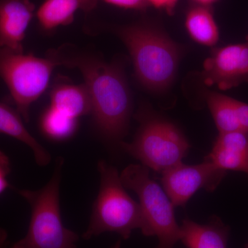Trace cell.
<instances>
[{
    "mask_svg": "<svg viewBox=\"0 0 248 248\" xmlns=\"http://www.w3.org/2000/svg\"><path fill=\"white\" fill-rule=\"evenodd\" d=\"M46 58L57 66L77 68L82 75L91 102L94 125L101 135L120 144L128 131L132 113L131 94L123 70L97 55L71 45L50 49Z\"/></svg>",
    "mask_w": 248,
    "mask_h": 248,
    "instance_id": "cell-1",
    "label": "cell"
},
{
    "mask_svg": "<svg viewBox=\"0 0 248 248\" xmlns=\"http://www.w3.org/2000/svg\"><path fill=\"white\" fill-rule=\"evenodd\" d=\"M117 33L128 48L140 84L155 92L169 88L177 74L180 47L164 31L147 22L120 27Z\"/></svg>",
    "mask_w": 248,
    "mask_h": 248,
    "instance_id": "cell-2",
    "label": "cell"
},
{
    "mask_svg": "<svg viewBox=\"0 0 248 248\" xmlns=\"http://www.w3.org/2000/svg\"><path fill=\"white\" fill-rule=\"evenodd\" d=\"M63 159L59 156L52 177L37 190H17L31 207L27 234L10 248H77L79 236L63 226L60 190Z\"/></svg>",
    "mask_w": 248,
    "mask_h": 248,
    "instance_id": "cell-3",
    "label": "cell"
},
{
    "mask_svg": "<svg viewBox=\"0 0 248 248\" xmlns=\"http://www.w3.org/2000/svg\"><path fill=\"white\" fill-rule=\"evenodd\" d=\"M98 170L99 190L83 238L89 240L110 232L128 239L134 230L143 231L145 218L141 205L127 193L117 169L102 160L98 163Z\"/></svg>",
    "mask_w": 248,
    "mask_h": 248,
    "instance_id": "cell-4",
    "label": "cell"
},
{
    "mask_svg": "<svg viewBox=\"0 0 248 248\" xmlns=\"http://www.w3.org/2000/svg\"><path fill=\"white\" fill-rule=\"evenodd\" d=\"M138 120L140 126L133 141L119 144L124 152L161 174L183 163L190 146L175 124L148 111H141Z\"/></svg>",
    "mask_w": 248,
    "mask_h": 248,
    "instance_id": "cell-5",
    "label": "cell"
},
{
    "mask_svg": "<svg viewBox=\"0 0 248 248\" xmlns=\"http://www.w3.org/2000/svg\"><path fill=\"white\" fill-rule=\"evenodd\" d=\"M120 178L124 187L140 199L145 218L142 234L156 236L159 239L156 248H174L180 240L181 228L174 216V205L164 188L151 179L149 170L142 164L129 165Z\"/></svg>",
    "mask_w": 248,
    "mask_h": 248,
    "instance_id": "cell-6",
    "label": "cell"
},
{
    "mask_svg": "<svg viewBox=\"0 0 248 248\" xmlns=\"http://www.w3.org/2000/svg\"><path fill=\"white\" fill-rule=\"evenodd\" d=\"M56 63L48 58L0 46V78L9 90L16 110L29 122L30 108L45 92Z\"/></svg>",
    "mask_w": 248,
    "mask_h": 248,
    "instance_id": "cell-7",
    "label": "cell"
},
{
    "mask_svg": "<svg viewBox=\"0 0 248 248\" xmlns=\"http://www.w3.org/2000/svg\"><path fill=\"white\" fill-rule=\"evenodd\" d=\"M227 174L211 161L205 159L197 165L184 163L162 173L161 184L174 207H184L200 189L213 192Z\"/></svg>",
    "mask_w": 248,
    "mask_h": 248,
    "instance_id": "cell-8",
    "label": "cell"
},
{
    "mask_svg": "<svg viewBox=\"0 0 248 248\" xmlns=\"http://www.w3.org/2000/svg\"><path fill=\"white\" fill-rule=\"evenodd\" d=\"M203 68L202 78L206 86L228 91L248 84V36L243 43L214 48Z\"/></svg>",
    "mask_w": 248,
    "mask_h": 248,
    "instance_id": "cell-9",
    "label": "cell"
},
{
    "mask_svg": "<svg viewBox=\"0 0 248 248\" xmlns=\"http://www.w3.org/2000/svg\"><path fill=\"white\" fill-rule=\"evenodd\" d=\"M35 10L31 0H0V46L24 52L23 40Z\"/></svg>",
    "mask_w": 248,
    "mask_h": 248,
    "instance_id": "cell-10",
    "label": "cell"
},
{
    "mask_svg": "<svg viewBox=\"0 0 248 248\" xmlns=\"http://www.w3.org/2000/svg\"><path fill=\"white\" fill-rule=\"evenodd\" d=\"M205 159L226 172L237 171L248 175V131L218 134Z\"/></svg>",
    "mask_w": 248,
    "mask_h": 248,
    "instance_id": "cell-11",
    "label": "cell"
},
{
    "mask_svg": "<svg viewBox=\"0 0 248 248\" xmlns=\"http://www.w3.org/2000/svg\"><path fill=\"white\" fill-rule=\"evenodd\" d=\"M218 134L248 131V104L215 91L204 94Z\"/></svg>",
    "mask_w": 248,
    "mask_h": 248,
    "instance_id": "cell-12",
    "label": "cell"
},
{
    "mask_svg": "<svg viewBox=\"0 0 248 248\" xmlns=\"http://www.w3.org/2000/svg\"><path fill=\"white\" fill-rule=\"evenodd\" d=\"M180 228V240L187 248H228L229 228L216 216L205 225L186 218Z\"/></svg>",
    "mask_w": 248,
    "mask_h": 248,
    "instance_id": "cell-13",
    "label": "cell"
},
{
    "mask_svg": "<svg viewBox=\"0 0 248 248\" xmlns=\"http://www.w3.org/2000/svg\"><path fill=\"white\" fill-rule=\"evenodd\" d=\"M50 107L78 120L91 114L92 102L85 84L59 81L50 91Z\"/></svg>",
    "mask_w": 248,
    "mask_h": 248,
    "instance_id": "cell-14",
    "label": "cell"
},
{
    "mask_svg": "<svg viewBox=\"0 0 248 248\" xmlns=\"http://www.w3.org/2000/svg\"><path fill=\"white\" fill-rule=\"evenodd\" d=\"M97 0H45L36 13L41 27L50 31L73 22L78 10L93 11Z\"/></svg>",
    "mask_w": 248,
    "mask_h": 248,
    "instance_id": "cell-15",
    "label": "cell"
},
{
    "mask_svg": "<svg viewBox=\"0 0 248 248\" xmlns=\"http://www.w3.org/2000/svg\"><path fill=\"white\" fill-rule=\"evenodd\" d=\"M0 134L11 137L29 146L33 153L36 163L38 166H46L50 162L51 156L50 153L31 135L17 110L1 102Z\"/></svg>",
    "mask_w": 248,
    "mask_h": 248,
    "instance_id": "cell-16",
    "label": "cell"
},
{
    "mask_svg": "<svg viewBox=\"0 0 248 248\" xmlns=\"http://www.w3.org/2000/svg\"><path fill=\"white\" fill-rule=\"evenodd\" d=\"M185 27L191 38L199 45L214 46L219 40V29L210 6L191 4L186 10Z\"/></svg>",
    "mask_w": 248,
    "mask_h": 248,
    "instance_id": "cell-17",
    "label": "cell"
},
{
    "mask_svg": "<svg viewBox=\"0 0 248 248\" xmlns=\"http://www.w3.org/2000/svg\"><path fill=\"white\" fill-rule=\"evenodd\" d=\"M41 127L48 138L65 141L76 133L78 120L50 107L42 115Z\"/></svg>",
    "mask_w": 248,
    "mask_h": 248,
    "instance_id": "cell-18",
    "label": "cell"
},
{
    "mask_svg": "<svg viewBox=\"0 0 248 248\" xmlns=\"http://www.w3.org/2000/svg\"><path fill=\"white\" fill-rule=\"evenodd\" d=\"M11 172V165L9 156L0 151V195L10 187L8 177Z\"/></svg>",
    "mask_w": 248,
    "mask_h": 248,
    "instance_id": "cell-19",
    "label": "cell"
},
{
    "mask_svg": "<svg viewBox=\"0 0 248 248\" xmlns=\"http://www.w3.org/2000/svg\"><path fill=\"white\" fill-rule=\"evenodd\" d=\"M108 4L113 5L122 9L144 11L149 4L146 0H102Z\"/></svg>",
    "mask_w": 248,
    "mask_h": 248,
    "instance_id": "cell-20",
    "label": "cell"
},
{
    "mask_svg": "<svg viewBox=\"0 0 248 248\" xmlns=\"http://www.w3.org/2000/svg\"><path fill=\"white\" fill-rule=\"evenodd\" d=\"M149 6H153L155 9L164 11L169 16L174 14L176 7L179 0H146Z\"/></svg>",
    "mask_w": 248,
    "mask_h": 248,
    "instance_id": "cell-21",
    "label": "cell"
},
{
    "mask_svg": "<svg viewBox=\"0 0 248 248\" xmlns=\"http://www.w3.org/2000/svg\"><path fill=\"white\" fill-rule=\"evenodd\" d=\"M9 245L7 232L4 228H0V248H7Z\"/></svg>",
    "mask_w": 248,
    "mask_h": 248,
    "instance_id": "cell-22",
    "label": "cell"
},
{
    "mask_svg": "<svg viewBox=\"0 0 248 248\" xmlns=\"http://www.w3.org/2000/svg\"><path fill=\"white\" fill-rule=\"evenodd\" d=\"M192 1V4L201 5V6H210L212 7V6L217 1L219 0H190Z\"/></svg>",
    "mask_w": 248,
    "mask_h": 248,
    "instance_id": "cell-23",
    "label": "cell"
},
{
    "mask_svg": "<svg viewBox=\"0 0 248 248\" xmlns=\"http://www.w3.org/2000/svg\"><path fill=\"white\" fill-rule=\"evenodd\" d=\"M121 244H122V242H121V240H118L117 242L113 246H112L111 248H121Z\"/></svg>",
    "mask_w": 248,
    "mask_h": 248,
    "instance_id": "cell-24",
    "label": "cell"
},
{
    "mask_svg": "<svg viewBox=\"0 0 248 248\" xmlns=\"http://www.w3.org/2000/svg\"><path fill=\"white\" fill-rule=\"evenodd\" d=\"M246 248H248V244L246 246Z\"/></svg>",
    "mask_w": 248,
    "mask_h": 248,
    "instance_id": "cell-25",
    "label": "cell"
}]
</instances>
